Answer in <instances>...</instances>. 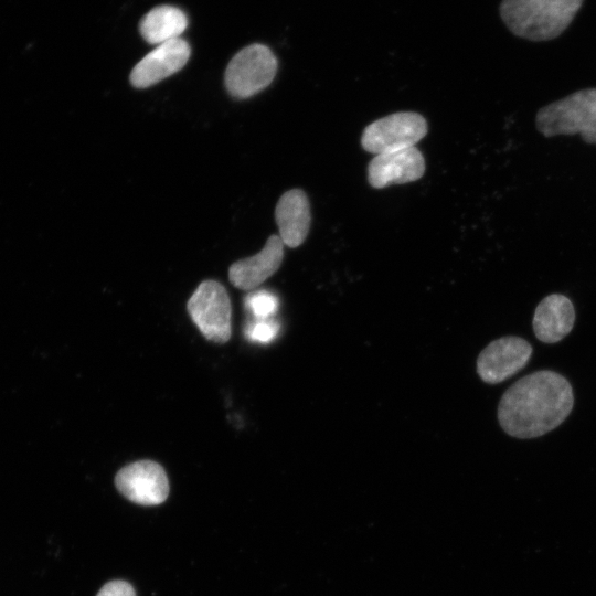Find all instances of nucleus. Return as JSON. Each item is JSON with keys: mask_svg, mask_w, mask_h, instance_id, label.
Returning a JSON list of instances; mask_svg holds the SVG:
<instances>
[{"mask_svg": "<svg viewBox=\"0 0 596 596\" xmlns=\"http://www.w3.org/2000/svg\"><path fill=\"white\" fill-rule=\"evenodd\" d=\"M544 137L581 134L596 145V88H585L542 107L535 117Z\"/></svg>", "mask_w": 596, "mask_h": 596, "instance_id": "3", "label": "nucleus"}, {"mask_svg": "<svg viewBox=\"0 0 596 596\" xmlns=\"http://www.w3.org/2000/svg\"><path fill=\"white\" fill-rule=\"evenodd\" d=\"M244 302L255 319H269L278 310V298L264 289L248 294Z\"/></svg>", "mask_w": 596, "mask_h": 596, "instance_id": "15", "label": "nucleus"}, {"mask_svg": "<svg viewBox=\"0 0 596 596\" xmlns=\"http://www.w3.org/2000/svg\"><path fill=\"white\" fill-rule=\"evenodd\" d=\"M275 219L279 237L288 247L295 248L306 240L310 223V204L306 193L300 189L285 192L275 210Z\"/></svg>", "mask_w": 596, "mask_h": 596, "instance_id": "12", "label": "nucleus"}, {"mask_svg": "<svg viewBox=\"0 0 596 596\" xmlns=\"http://www.w3.org/2000/svg\"><path fill=\"white\" fill-rule=\"evenodd\" d=\"M96 596H136L132 586L125 581H111L105 584Z\"/></svg>", "mask_w": 596, "mask_h": 596, "instance_id": "17", "label": "nucleus"}, {"mask_svg": "<svg viewBox=\"0 0 596 596\" xmlns=\"http://www.w3.org/2000/svg\"><path fill=\"white\" fill-rule=\"evenodd\" d=\"M191 49L181 38L159 44L142 57L130 73V83L146 88L180 71L188 62Z\"/></svg>", "mask_w": 596, "mask_h": 596, "instance_id": "9", "label": "nucleus"}, {"mask_svg": "<svg viewBox=\"0 0 596 596\" xmlns=\"http://www.w3.org/2000/svg\"><path fill=\"white\" fill-rule=\"evenodd\" d=\"M188 312L201 333L210 341L223 344L232 334L230 297L220 283L202 281L190 297Z\"/></svg>", "mask_w": 596, "mask_h": 596, "instance_id": "5", "label": "nucleus"}, {"mask_svg": "<svg viewBox=\"0 0 596 596\" xmlns=\"http://www.w3.org/2000/svg\"><path fill=\"white\" fill-rule=\"evenodd\" d=\"M279 331V324L273 319H254L244 329L245 337L253 342L267 343L274 340Z\"/></svg>", "mask_w": 596, "mask_h": 596, "instance_id": "16", "label": "nucleus"}, {"mask_svg": "<svg viewBox=\"0 0 596 596\" xmlns=\"http://www.w3.org/2000/svg\"><path fill=\"white\" fill-rule=\"evenodd\" d=\"M575 309L564 295L552 294L543 298L533 316V330L544 343H555L565 338L573 329Z\"/></svg>", "mask_w": 596, "mask_h": 596, "instance_id": "13", "label": "nucleus"}, {"mask_svg": "<svg viewBox=\"0 0 596 596\" xmlns=\"http://www.w3.org/2000/svg\"><path fill=\"white\" fill-rule=\"evenodd\" d=\"M425 172V160L415 147L375 155L368 166V181L375 189L416 181Z\"/></svg>", "mask_w": 596, "mask_h": 596, "instance_id": "10", "label": "nucleus"}, {"mask_svg": "<svg viewBox=\"0 0 596 596\" xmlns=\"http://www.w3.org/2000/svg\"><path fill=\"white\" fill-rule=\"evenodd\" d=\"M188 26V18L182 10L172 6H158L141 20L139 30L151 44H161L180 35Z\"/></svg>", "mask_w": 596, "mask_h": 596, "instance_id": "14", "label": "nucleus"}, {"mask_svg": "<svg viewBox=\"0 0 596 596\" xmlns=\"http://www.w3.org/2000/svg\"><path fill=\"white\" fill-rule=\"evenodd\" d=\"M117 490L141 505H158L169 494L164 469L156 461L139 460L123 467L115 477Z\"/></svg>", "mask_w": 596, "mask_h": 596, "instance_id": "7", "label": "nucleus"}, {"mask_svg": "<svg viewBox=\"0 0 596 596\" xmlns=\"http://www.w3.org/2000/svg\"><path fill=\"white\" fill-rule=\"evenodd\" d=\"M584 0H502L499 12L505 26L529 41H549L571 24Z\"/></svg>", "mask_w": 596, "mask_h": 596, "instance_id": "2", "label": "nucleus"}, {"mask_svg": "<svg viewBox=\"0 0 596 596\" xmlns=\"http://www.w3.org/2000/svg\"><path fill=\"white\" fill-rule=\"evenodd\" d=\"M276 72L277 60L272 50L263 44H252L230 61L225 86L232 96L247 98L267 87Z\"/></svg>", "mask_w": 596, "mask_h": 596, "instance_id": "4", "label": "nucleus"}, {"mask_svg": "<svg viewBox=\"0 0 596 596\" xmlns=\"http://www.w3.org/2000/svg\"><path fill=\"white\" fill-rule=\"evenodd\" d=\"M574 404L570 382L561 374L542 370L525 375L502 395L498 419L517 438L542 436L564 422Z\"/></svg>", "mask_w": 596, "mask_h": 596, "instance_id": "1", "label": "nucleus"}, {"mask_svg": "<svg viewBox=\"0 0 596 596\" xmlns=\"http://www.w3.org/2000/svg\"><path fill=\"white\" fill-rule=\"evenodd\" d=\"M284 245L279 235H272L259 253L232 264L228 270L231 284L242 290L258 287L279 268Z\"/></svg>", "mask_w": 596, "mask_h": 596, "instance_id": "11", "label": "nucleus"}, {"mask_svg": "<svg viewBox=\"0 0 596 596\" xmlns=\"http://www.w3.org/2000/svg\"><path fill=\"white\" fill-rule=\"evenodd\" d=\"M532 355L531 344L508 336L490 342L478 355L477 373L489 384L500 383L525 366Z\"/></svg>", "mask_w": 596, "mask_h": 596, "instance_id": "8", "label": "nucleus"}, {"mask_svg": "<svg viewBox=\"0 0 596 596\" xmlns=\"http://www.w3.org/2000/svg\"><path fill=\"white\" fill-rule=\"evenodd\" d=\"M426 134L427 123L422 115L395 113L366 126L361 145L364 150L380 155L414 147Z\"/></svg>", "mask_w": 596, "mask_h": 596, "instance_id": "6", "label": "nucleus"}]
</instances>
